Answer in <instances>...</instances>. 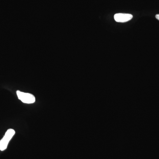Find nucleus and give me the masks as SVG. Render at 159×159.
<instances>
[{"label":"nucleus","instance_id":"1","mask_svg":"<svg viewBox=\"0 0 159 159\" xmlns=\"http://www.w3.org/2000/svg\"><path fill=\"white\" fill-rule=\"evenodd\" d=\"M15 134V131L14 129H8L6 131L5 136L0 141V150L3 151L6 150L7 148L9 141L14 135Z\"/></svg>","mask_w":159,"mask_h":159},{"label":"nucleus","instance_id":"3","mask_svg":"<svg viewBox=\"0 0 159 159\" xmlns=\"http://www.w3.org/2000/svg\"><path fill=\"white\" fill-rule=\"evenodd\" d=\"M132 18V15L126 13H117L114 16V19L117 22H126Z\"/></svg>","mask_w":159,"mask_h":159},{"label":"nucleus","instance_id":"2","mask_svg":"<svg viewBox=\"0 0 159 159\" xmlns=\"http://www.w3.org/2000/svg\"><path fill=\"white\" fill-rule=\"evenodd\" d=\"M16 94L19 99L24 103L31 104L35 102V97L32 94L24 93L20 91H16Z\"/></svg>","mask_w":159,"mask_h":159},{"label":"nucleus","instance_id":"4","mask_svg":"<svg viewBox=\"0 0 159 159\" xmlns=\"http://www.w3.org/2000/svg\"><path fill=\"white\" fill-rule=\"evenodd\" d=\"M156 18L159 20V14H157L156 15Z\"/></svg>","mask_w":159,"mask_h":159}]
</instances>
